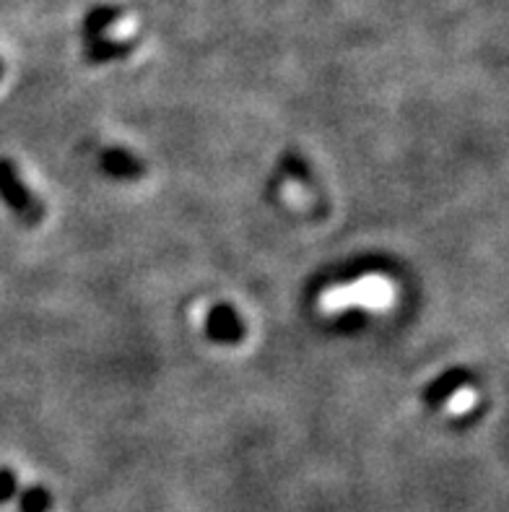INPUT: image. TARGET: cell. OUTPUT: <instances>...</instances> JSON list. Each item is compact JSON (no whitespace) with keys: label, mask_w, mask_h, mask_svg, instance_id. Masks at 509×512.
<instances>
[{"label":"cell","mask_w":509,"mask_h":512,"mask_svg":"<svg viewBox=\"0 0 509 512\" xmlns=\"http://www.w3.org/2000/svg\"><path fill=\"white\" fill-rule=\"evenodd\" d=\"M395 286L393 281L382 273H367L359 279L348 281L341 286H330L328 292L320 297L323 312H346L348 307H367V310H387L393 305Z\"/></svg>","instance_id":"1"},{"label":"cell","mask_w":509,"mask_h":512,"mask_svg":"<svg viewBox=\"0 0 509 512\" xmlns=\"http://www.w3.org/2000/svg\"><path fill=\"white\" fill-rule=\"evenodd\" d=\"M0 198L16 211L24 221H39L42 219V206L29 190L24 188L19 172L11 162L0 159Z\"/></svg>","instance_id":"2"},{"label":"cell","mask_w":509,"mask_h":512,"mask_svg":"<svg viewBox=\"0 0 509 512\" xmlns=\"http://www.w3.org/2000/svg\"><path fill=\"white\" fill-rule=\"evenodd\" d=\"M206 331L213 341H219V344H237L242 333H245V325L239 320L237 312L232 310L229 305H219L213 307L211 315H208Z\"/></svg>","instance_id":"3"},{"label":"cell","mask_w":509,"mask_h":512,"mask_svg":"<svg viewBox=\"0 0 509 512\" xmlns=\"http://www.w3.org/2000/svg\"><path fill=\"white\" fill-rule=\"evenodd\" d=\"M463 383H468V375H465L463 370H452V372H447V375L439 377L437 383L429 385L424 393V398L429 403H434V406H437V403H445L447 398H450L452 393H455V390H458Z\"/></svg>","instance_id":"4"},{"label":"cell","mask_w":509,"mask_h":512,"mask_svg":"<svg viewBox=\"0 0 509 512\" xmlns=\"http://www.w3.org/2000/svg\"><path fill=\"white\" fill-rule=\"evenodd\" d=\"M104 167L110 169L112 175H117V177H130V175H136V172H138L136 159H133V156H128L125 151H120V149L110 151V154L104 156Z\"/></svg>","instance_id":"5"},{"label":"cell","mask_w":509,"mask_h":512,"mask_svg":"<svg viewBox=\"0 0 509 512\" xmlns=\"http://www.w3.org/2000/svg\"><path fill=\"white\" fill-rule=\"evenodd\" d=\"M473 403H476V390H473L468 383H463L458 390H455V393H452L450 398H447L445 406L452 411V414L460 416V414H465V411H471Z\"/></svg>","instance_id":"6"},{"label":"cell","mask_w":509,"mask_h":512,"mask_svg":"<svg viewBox=\"0 0 509 512\" xmlns=\"http://www.w3.org/2000/svg\"><path fill=\"white\" fill-rule=\"evenodd\" d=\"M13 474H8V471H0V500H6L8 494L13 492Z\"/></svg>","instance_id":"7"}]
</instances>
